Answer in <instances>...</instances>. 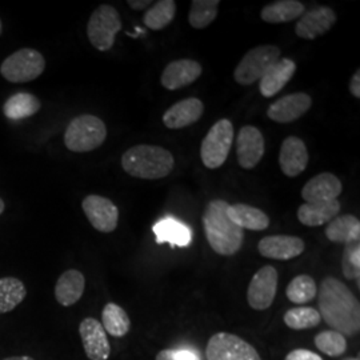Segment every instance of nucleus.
Returning a JSON list of instances; mask_svg holds the SVG:
<instances>
[{
  "label": "nucleus",
  "mask_w": 360,
  "mask_h": 360,
  "mask_svg": "<svg viewBox=\"0 0 360 360\" xmlns=\"http://www.w3.org/2000/svg\"><path fill=\"white\" fill-rule=\"evenodd\" d=\"M3 360H35L32 359V358H30V356H11V358H6V359Z\"/></svg>",
  "instance_id": "41"
},
{
  "label": "nucleus",
  "mask_w": 360,
  "mask_h": 360,
  "mask_svg": "<svg viewBox=\"0 0 360 360\" xmlns=\"http://www.w3.org/2000/svg\"><path fill=\"white\" fill-rule=\"evenodd\" d=\"M41 108L38 98L30 92H18L3 105V112L10 120H22L35 115Z\"/></svg>",
  "instance_id": "28"
},
{
  "label": "nucleus",
  "mask_w": 360,
  "mask_h": 360,
  "mask_svg": "<svg viewBox=\"0 0 360 360\" xmlns=\"http://www.w3.org/2000/svg\"><path fill=\"white\" fill-rule=\"evenodd\" d=\"M155 360H200L195 352L190 349H162Z\"/></svg>",
  "instance_id": "37"
},
{
  "label": "nucleus",
  "mask_w": 360,
  "mask_h": 360,
  "mask_svg": "<svg viewBox=\"0 0 360 360\" xmlns=\"http://www.w3.org/2000/svg\"><path fill=\"white\" fill-rule=\"evenodd\" d=\"M285 295L295 304H306L318 295L316 283L309 275H297L287 285Z\"/></svg>",
  "instance_id": "33"
},
{
  "label": "nucleus",
  "mask_w": 360,
  "mask_h": 360,
  "mask_svg": "<svg viewBox=\"0 0 360 360\" xmlns=\"http://www.w3.org/2000/svg\"><path fill=\"white\" fill-rule=\"evenodd\" d=\"M176 3L174 0H159L144 13L143 22L153 31L163 30L174 20Z\"/></svg>",
  "instance_id": "31"
},
{
  "label": "nucleus",
  "mask_w": 360,
  "mask_h": 360,
  "mask_svg": "<svg viewBox=\"0 0 360 360\" xmlns=\"http://www.w3.org/2000/svg\"><path fill=\"white\" fill-rule=\"evenodd\" d=\"M296 71L294 60L288 58H281L275 65L260 79L259 90L264 98H272L292 79Z\"/></svg>",
  "instance_id": "21"
},
{
  "label": "nucleus",
  "mask_w": 360,
  "mask_h": 360,
  "mask_svg": "<svg viewBox=\"0 0 360 360\" xmlns=\"http://www.w3.org/2000/svg\"><path fill=\"white\" fill-rule=\"evenodd\" d=\"M309 150L304 142L297 136L284 139L279 153V165L285 176H299L309 165Z\"/></svg>",
  "instance_id": "17"
},
{
  "label": "nucleus",
  "mask_w": 360,
  "mask_h": 360,
  "mask_svg": "<svg viewBox=\"0 0 360 360\" xmlns=\"http://www.w3.org/2000/svg\"><path fill=\"white\" fill-rule=\"evenodd\" d=\"M343 275L348 281H358L360 278V242H351L345 247L343 252Z\"/></svg>",
  "instance_id": "36"
},
{
  "label": "nucleus",
  "mask_w": 360,
  "mask_h": 360,
  "mask_svg": "<svg viewBox=\"0 0 360 360\" xmlns=\"http://www.w3.org/2000/svg\"><path fill=\"white\" fill-rule=\"evenodd\" d=\"M304 4L297 0H278L263 7L260 18L267 23H287L300 18Z\"/></svg>",
  "instance_id": "27"
},
{
  "label": "nucleus",
  "mask_w": 360,
  "mask_h": 360,
  "mask_svg": "<svg viewBox=\"0 0 360 360\" xmlns=\"http://www.w3.org/2000/svg\"><path fill=\"white\" fill-rule=\"evenodd\" d=\"M203 68L198 62L191 59H179L171 62L163 70L162 86L169 91L179 90L193 84L202 75Z\"/></svg>",
  "instance_id": "18"
},
{
  "label": "nucleus",
  "mask_w": 360,
  "mask_h": 360,
  "mask_svg": "<svg viewBox=\"0 0 360 360\" xmlns=\"http://www.w3.org/2000/svg\"><path fill=\"white\" fill-rule=\"evenodd\" d=\"M235 129L229 119H220L208 131L200 147V158L207 168L217 169L227 160Z\"/></svg>",
  "instance_id": "5"
},
{
  "label": "nucleus",
  "mask_w": 360,
  "mask_h": 360,
  "mask_svg": "<svg viewBox=\"0 0 360 360\" xmlns=\"http://www.w3.org/2000/svg\"><path fill=\"white\" fill-rule=\"evenodd\" d=\"M86 288L84 275L77 270L63 272L55 285V297L63 307H71L80 300Z\"/></svg>",
  "instance_id": "22"
},
{
  "label": "nucleus",
  "mask_w": 360,
  "mask_h": 360,
  "mask_svg": "<svg viewBox=\"0 0 360 360\" xmlns=\"http://www.w3.org/2000/svg\"><path fill=\"white\" fill-rule=\"evenodd\" d=\"M153 230H154L158 245L169 243L172 247L174 245L186 247L191 243L190 229L175 219H163L154 224Z\"/></svg>",
  "instance_id": "25"
},
{
  "label": "nucleus",
  "mask_w": 360,
  "mask_h": 360,
  "mask_svg": "<svg viewBox=\"0 0 360 360\" xmlns=\"http://www.w3.org/2000/svg\"><path fill=\"white\" fill-rule=\"evenodd\" d=\"M174 155L160 146L139 144L122 156V167L132 178L163 179L174 169Z\"/></svg>",
  "instance_id": "3"
},
{
  "label": "nucleus",
  "mask_w": 360,
  "mask_h": 360,
  "mask_svg": "<svg viewBox=\"0 0 360 360\" xmlns=\"http://www.w3.org/2000/svg\"><path fill=\"white\" fill-rule=\"evenodd\" d=\"M122 30V19L115 7L102 4L91 15L87 37L98 51H108L115 43L116 34Z\"/></svg>",
  "instance_id": "8"
},
{
  "label": "nucleus",
  "mask_w": 360,
  "mask_h": 360,
  "mask_svg": "<svg viewBox=\"0 0 360 360\" xmlns=\"http://www.w3.org/2000/svg\"><path fill=\"white\" fill-rule=\"evenodd\" d=\"M219 0H193L188 13V22L193 28L203 30L218 16Z\"/></svg>",
  "instance_id": "32"
},
{
  "label": "nucleus",
  "mask_w": 360,
  "mask_h": 360,
  "mask_svg": "<svg viewBox=\"0 0 360 360\" xmlns=\"http://www.w3.org/2000/svg\"><path fill=\"white\" fill-rule=\"evenodd\" d=\"M26 285L13 276L0 279V315L16 309L26 299Z\"/></svg>",
  "instance_id": "29"
},
{
  "label": "nucleus",
  "mask_w": 360,
  "mask_h": 360,
  "mask_svg": "<svg viewBox=\"0 0 360 360\" xmlns=\"http://www.w3.org/2000/svg\"><path fill=\"white\" fill-rule=\"evenodd\" d=\"M279 274L275 267L264 266L252 276L247 290L248 304L254 309H270L278 291Z\"/></svg>",
  "instance_id": "10"
},
{
  "label": "nucleus",
  "mask_w": 360,
  "mask_h": 360,
  "mask_svg": "<svg viewBox=\"0 0 360 360\" xmlns=\"http://www.w3.org/2000/svg\"><path fill=\"white\" fill-rule=\"evenodd\" d=\"M257 250L260 255L275 260H291L304 251V242L297 236L290 235H272L263 238Z\"/></svg>",
  "instance_id": "16"
},
{
  "label": "nucleus",
  "mask_w": 360,
  "mask_h": 360,
  "mask_svg": "<svg viewBox=\"0 0 360 360\" xmlns=\"http://www.w3.org/2000/svg\"><path fill=\"white\" fill-rule=\"evenodd\" d=\"M281 59V49L272 44L257 46L251 49L245 53L240 63L236 65L233 71L235 80L242 86L254 84L257 80L266 75L270 70Z\"/></svg>",
  "instance_id": "6"
},
{
  "label": "nucleus",
  "mask_w": 360,
  "mask_h": 360,
  "mask_svg": "<svg viewBox=\"0 0 360 360\" xmlns=\"http://www.w3.org/2000/svg\"><path fill=\"white\" fill-rule=\"evenodd\" d=\"M104 331L114 338H123L129 334L131 321L124 309L115 303H107L102 311Z\"/></svg>",
  "instance_id": "30"
},
{
  "label": "nucleus",
  "mask_w": 360,
  "mask_h": 360,
  "mask_svg": "<svg viewBox=\"0 0 360 360\" xmlns=\"http://www.w3.org/2000/svg\"><path fill=\"white\" fill-rule=\"evenodd\" d=\"M326 236L334 243L347 245L351 242H359V219L355 218L354 215L336 217L328 223L326 229Z\"/></svg>",
  "instance_id": "26"
},
{
  "label": "nucleus",
  "mask_w": 360,
  "mask_h": 360,
  "mask_svg": "<svg viewBox=\"0 0 360 360\" xmlns=\"http://www.w3.org/2000/svg\"><path fill=\"white\" fill-rule=\"evenodd\" d=\"M319 314L323 321L343 336H354L360 330L359 300L346 284L326 278L318 294Z\"/></svg>",
  "instance_id": "1"
},
{
  "label": "nucleus",
  "mask_w": 360,
  "mask_h": 360,
  "mask_svg": "<svg viewBox=\"0 0 360 360\" xmlns=\"http://www.w3.org/2000/svg\"><path fill=\"white\" fill-rule=\"evenodd\" d=\"M336 22V13L331 7L319 6L300 16L295 32L299 38L315 40L319 35L331 30Z\"/></svg>",
  "instance_id": "14"
},
{
  "label": "nucleus",
  "mask_w": 360,
  "mask_h": 360,
  "mask_svg": "<svg viewBox=\"0 0 360 360\" xmlns=\"http://www.w3.org/2000/svg\"><path fill=\"white\" fill-rule=\"evenodd\" d=\"M203 112V102L196 98H188L169 107L163 115V123L167 129H184L196 123L202 117Z\"/></svg>",
  "instance_id": "20"
},
{
  "label": "nucleus",
  "mask_w": 360,
  "mask_h": 360,
  "mask_svg": "<svg viewBox=\"0 0 360 360\" xmlns=\"http://www.w3.org/2000/svg\"><path fill=\"white\" fill-rule=\"evenodd\" d=\"M349 91H351V94H352V96L354 98H356V99H359L360 98V71L358 70L355 74H354V77L351 79V82H349Z\"/></svg>",
  "instance_id": "39"
},
{
  "label": "nucleus",
  "mask_w": 360,
  "mask_h": 360,
  "mask_svg": "<svg viewBox=\"0 0 360 360\" xmlns=\"http://www.w3.org/2000/svg\"><path fill=\"white\" fill-rule=\"evenodd\" d=\"M82 207L95 230L104 233L115 231L119 221V210L108 198L89 195L84 198Z\"/></svg>",
  "instance_id": "11"
},
{
  "label": "nucleus",
  "mask_w": 360,
  "mask_h": 360,
  "mask_svg": "<svg viewBox=\"0 0 360 360\" xmlns=\"http://www.w3.org/2000/svg\"><path fill=\"white\" fill-rule=\"evenodd\" d=\"M107 127L95 115H80L71 120L65 132V147L72 153H90L103 144Z\"/></svg>",
  "instance_id": "4"
},
{
  "label": "nucleus",
  "mask_w": 360,
  "mask_h": 360,
  "mask_svg": "<svg viewBox=\"0 0 360 360\" xmlns=\"http://www.w3.org/2000/svg\"><path fill=\"white\" fill-rule=\"evenodd\" d=\"M284 360H323L321 355L304 349V348H296L294 351H291Z\"/></svg>",
  "instance_id": "38"
},
{
  "label": "nucleus",
  "mask_w": 360,
  "mask_h": 360,
  "mask_svg": "<svg viewBox=\"0 0 360 360\" xmlns=\"http://www.w3.org/2000/svg\"><path fill=\"white\" fill-rule=\"evenodd\" d=\"M315 346L322 351L323 354L328 356H342L346 349H347V340L346 336L334 331V330H327L322 331L315 336Z\"/></svg>",
  "instance_id": "35"
},
{
  "label": "nucleus",
  "mask_w": 360,
  "mask_h": 360,
  "mask_svg": "<svg viewBox=\"0 0 360 360\" xmlns=\"http://www.w3.org/2000/svg\"><path fill=\"white\" fill-rule=\"evenodd\" d=\"M311 105L312 99L309 94H290L271 104L267 115L276 123H291L304 115Z\"/></svg>",
  "instance_id": "15"
},
{
  "label": "nucleus",
  "mask_w": 360,
  "mask_h": 360,
  "mask_svg": "<svg viewBox=\"0 0 360 360\" xmlns=\"http://www.w3.org/2000/svg\"><path fill=\"white\" fill-rule=\"evenodd\" d=\"M79 334L89 359L107 360L110 358L111 346L102 323L95 318H86L79 326Z\"/></svg>",
  "instance_id": "12"
},
{
  "label": "nucleus",
  "mask_w": 360,
  "mask_h": 360,
  "mask_svg": "<svg viewBox=\"0 0 360 360\" xmlns=\"http://www.w3.org/2000/svg\"><path fill=\"white\" fill-rule=\"evenodd\" d=\"M264 138L254 126L242 127L236 139V155L239 166L245 169L257 167L264 155Z\"/></svg>",
  "instance_id": "13"
},
{
  "label": "nucleus",
  "mask_w": 360,
  "mask_h": 360,
  "mask_svg": "<svg viewBox=\"0 0 360 360\" xmlns=\"http://www.w3.org/2000/svg\"><path fill=\"white\" fill-rule=\"evenodd\" d=\"M340 207L342 205L338 199L326 203H304L297 210V219L304 226L318 227L336 218Z\"/></svg>",
  "instance_id": "23"
},
{
  "label": "nucleus",
  "mask_w": 360,
  "mask_h": 360,
  "mask_svg": "<svg viewBox=\"0 0 360 360\" xmlns=\"http://www.w3.org/2000/svg\"><path fill=\"white\" fill-rule=\"evenodd\" d=\"M284 323L292 330H309L319 326L322 322L321 314L318 309L312 307H295L288 309L284 314Z\"/></svg>",
  "instance_id": "34"
},
{
  "label": "nucleus",
  "mask_w": 360,
  "mask_h": 360,
  "mask_svg": "<svg viewBox=\"0 0 360 360\" xmlns=\"http://www.w3.org/2000/svg\"><path fill=\"white\" fill-rule=\"evenodd\" d=\"M46 68L44 56L34 49L13 52L0 65V74L11 83H27L38 79Z\"/></svg>",
  "instance_id": "7"
},
{
  "label": "nucleus",
  "mask_w": 360,
  "mask_h": 360,
  "mask_svg": "<svg viewBox=\"0 0 360 360\" xmlns=\"http://www.w3.org/2000/svg\"><path fill=\"white\" fill-rule=\"evenodd\" d=\"M345 360H359V359H355V358H347V359Z\"/></svg>",
  "instance_id": "44"
},
{
  "label": "nucleus",
  "mask_w": 360,
  "mask_h": 360,
  "mask_svg": "<svg viewBox=\"0 0 360 360\" xmlns=\"http://www.w3.org/2000/svg\"><path fill=\"white\" fill-rule=\"evenodd\" d=\"M230 205L215 199L207 205L203 214V226L211 248L223 257L235 255L245 242V230L235 224L227 215Z\"/></svg>",
  "instance_id": "2"
},
{
  "label": "nucleus",
  "mask_w": 360,
  "mask_h": 360,
  "mask_svg": "<svg viewBox=\"0 0 360 360\" xmlns=\"http://www.w3.org/2000/svg\"><path fill=\"white\" fill-rule=\"evenodd\" d=\"M1 30H3V27H1V20H0V34H1Z\"/></svg>",
  "instance_id": "43"
},
{
  "label": "nucleus",
  "mask_w": 360,
  "mask_h": 360,
  "mask_svg": "<svg viewBox=\"0 0 360 360\" xmlns=\"http://www.w3.org/2000/svg\"><path fill=\"white\" fill-rule=\"evenodd\" d=\"M4 208H6V205H4V202H3V199L0 198V215L4 212Z\"/></svg>",
  "instance_id": "42"
},
{
  "label": "nucleus",
  "mask_w": 360,
  "mask_h": 360,
  "mask_svg": "<svg viewBox=\"0 0 360 360\" xmlns=\"http://www.w3.org/2000/svg\"><path fill=\"white\" fill-rule=\"evenodd\" d=\"M153 1L151 0H142V1H138V0H129V6L132 10H136V11H142L146 10L147 7H151Z\"/></svg>",
  "instance_id": "40"
},
{
  "label": "nucleus",
  "mask_w": 360,
  "mask_h": 360,
  "mask_svg": "<svg viewBox=\"0 0 360 360\" xmlns=\"http://www.w3.org/2000/svg\"><path fill=\"white\" fill-rule=\"evenodd\" d=\"M227 215L235 224L243 230L263 231L270 226V218L266 212L248 205H233L227 208Z\"/></svg>",
  "instance_id": "24"
},
{
  "label": "nucleus",
  "mask_w": 360,
  "mask_h": 360,
  "mask_svg": "<svg viewBox=\"0 0 360 360\" xmlns=\"http://www.w3.org/2000/svg\"><path fill=\"white\" fill-rule=\"evenodd\" d=\"M206 358L207 360H262L257 349L245 339L229 333H218L210 338Z\"/></svg>",
  "instance_id": "9"
},
{
  "label": "nucleus",
  "mask_w": 360,
  "mask_h": 360,
  "mask_svg": "<svg viewBox=\"0 0 360 360\" xmlns=\"http://www.w3.org/2000/svg\"><path fill=\"white\" fill-rule=\"evenodd\" d=\"M342 190V181L334 174L323 172L306 183L302 190V198L306 203H326L336 200Z\"/></svg>",
  "instance_id": "19"
}]
</instances>
